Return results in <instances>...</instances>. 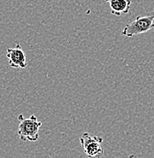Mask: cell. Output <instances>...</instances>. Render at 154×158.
I'll return each mask as SVG.
<instances>
[{
  "mask_svg": "<svg viewBox=\"0 0 154 158\" xmlns=\"http://www.w3.org/2000/svg\"><path fill=\"white\" fill-rule=\"evenodd\" d=\"M6 57L9 60V65L11 68L25 69L27 67L26 55L19 44H16L14 48L7 49Z\"/></svg>",
  "mask_w": 154,
  "mask_h": 158,
  "instance_id": "277c9868",
  "label": "cell"
},
{
  "mask_svg": "<svg viewBox=\"0 0 154 158\" xmlns=\"http://www.w3.org/2000/svg\"><path fill=\"white\" fill-rule=\"evenodd\" d=\"M154 29V11L147 16H137L135 20L124 27L121 34L127 37L144 34Z\"/></svg>",
  "mask_w": 154,
  "mask_h": 158,
  "instance_id": "7a4b0ae2",
  "label": "cell"
},
{
  "mask_svg": "<svg viewBox=\"0 0 154 158\" xmlns=\"http://www.w3.org/2000/svg\"><path fill=\"white\" fill-rule=\"evenodd\" d=\"M109 3L111 13L114 15L121 16L122 14H127L130 9L131 0H105Z\"/></svg>",
  "mask_w": 154,
  "mask_h": 158,
  "instance_id": "5b68a950",
  "label": "cell"
},
{
  "mask_svg": "<svg viewBox=\"0 0 154 158\" xmlns=\"http://www.w3.org/2000/svg\"><path fill=\"white\" fill-rule=\"evenodd\" d=\"M19 121L18 135L23 141H37L39 138L40 128L42 123L38 121L37 116L31 115V117L25 118L22 114L18 116Z\"/></svg>",
  "mask_w": 154,
  "mask_h": 158,
  "instance_id": "6da1fadb",
  "label": "cell"
},
{
  "mask_svg": "<svg viewBox=\"0 0 154 158\" xmlns=\"http://www.w3.org/2000/svg\"><path fill=\"white\" fill-rule=\"evenodd\" d=\"M84 153L88 158H102L104 154V148L101 144L103 138L100 136H92L89 133L84 132L79 139Z\"/></svg>",
  "mask_w": 154,
  "mask_h": 158,
  "instance_id": "3957f363",
  "label": "cell"
},
{
  "mask_svg": "<svg viewBox=\"0 0 154 158\" xmlns=\"http://www.w3.org/2000/svg\"><path fill=\"white\" fill-rule=\"evenodd\" d=\"M134 157H135L134 154H130V155L128 156V157H127V158H134Z\"/></svg>",
  "mask_w": 154,
  "mask_h": 158,
  "instance_id": "8992f818",
  "label": "cell"
}]
</instances>
